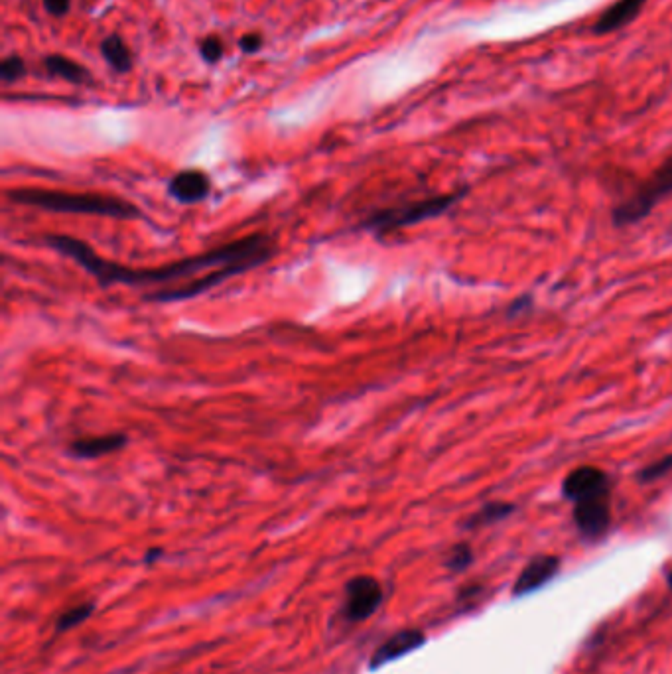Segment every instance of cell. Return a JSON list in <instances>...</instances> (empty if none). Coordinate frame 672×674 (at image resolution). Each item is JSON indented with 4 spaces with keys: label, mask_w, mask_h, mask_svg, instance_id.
<instances>
[{
    "label": "cell",
    "mask_w": 672,
    "mask_h": 674,
    "mask_svg": "<svg viewBox=\"0 0 672 674\" xmlns=\"http://www.w3.org/2000/svg\"><path fill=\"white\" fill-rule=\"evenodd\" d=\"M8 200L36 207L50 213H71V215H91V217H107L119 221H136L142 219V211L135 203L121 200L117 196L105 194H71L60 190L46 188H18L8 192Z\"/></svg>",
    "instance_id": "cell-2"
},
{
    "label": "cell",
    "mask_w": 672,
    "mask_h": 674,
    "mask_svg": "<svg viewBox=\"0 0 672 674\" xmlns=\"http://www.w3.org/2000/svg\"><path fill=\"white\" fill-rule=\"evenodd\" d=\"M426 643V635L420 629H403L389 637L373 655L369 661V669L377 671L385 667L387 663H393L401 659L404 655L420 649Z\"/></svg>",
    "instance_id": "cell-10"
},
{
    "label": "cell",
    "mask_w": 672,
    "mask_h": 674,
    "mask_svg": "<svg viewBox=\"0 0 672 674\" xmlns=\"http://www.w3.org/2000/svg\"><path fill=\"white\" fill-rule=\"evenodd\" d=\"M223 54V48H221V42L217 38H207L202 44V56L207 60V62H217Z\"/></svg>",
    "instance_id": "cell-21"
},
{
    "label": "cell",
    "mask_w": 672,
    "mask_h": 674,
    "mask_svg": "<svg viewBox=\"0 0 672 674\" xmlns=\"http://www.w3.org/2000/svg\"><path fill=\"white\" fill-rule=\"evenodd\" d=\"M471 562H473V550H471L470 544L460 542V544H454L450 548L444 564L452 572H464L466 568H470Z\"/></svg>",
    "instance_id": "cell-17"
},
{
    "label": "cell",
    "mask_w": 672,
    "mask_h": 674,
    "mask_svg": "<svg viewBox=\"0 0 672 674\" xmlns=\"http://www.w3.org/2000/svg\"><path fill=\"white\" fill-rule=\"evenodd\" d=\"M468 194V188L460 190V192H452V194H444V196H434V198H426V200H418V202L401 203V205H391V207H383L377 209L373 213H369L361 223L359 229L373 233L375 237L383 239L391 233H397L406 227L442 217L444 213H448L456 203L462 202Z\"/></svg>",
    "instance_id": "cell-3"
},
{
    "label": "cell",
    "mask_w": 672,
    "mask_h": 674,
    "mask_svg": "<svg viewBox=\"0 0 672 674\" xmlns=\"http://www.w3.org/2000/svg\"><path fill=\"white\" fill-rule=\"evenodd\" d=\"M261 44H263V38L259 34H247V36L241 38V48L245 52H257L261 48Z\"/></svg>",
    "instance_id": "cell-22"
},
{
    "label": "cell",
    "mask_w": 672,
    "mask_h": 674,
    "mask_svg": "<svg viewBox=\"0 0 672 674\" xmlns=\"http://www.w3.org/2000/svg\"><path fill=\"white\" fill-rule=\"evenodd\" d=\"M129 444V436L121 432L75 438L68 444V454L75 460H99L121 452Z\"/></svg>",
    "instance_id": "cell-9"
},
{
    "label": "cell",
    "mask_w": 672,
    "mask_h": 674,
    "mask_svg": "<svg viewBox=\"0 0 672 674\" xmlns=\"http://www.w3.org/2000/svg\"><path fill=\"white\" fill-rule=\"evenodd\" d=\"M93 611H95V604H91V602L69 607V609H66V611L58 617V621H56V631H58V633H64V631H69V629L77 627L79 623L87 621V619L93 615Z\"/></svg>",
    "instance_id": "cell-16"
},
{
    "label": "cell",
    "mask_w": 672,
    "mask_h": 674,
    "mask_svg": "<svg viewBox=\"0 0 672 674\" xmlns=\"http://www.w3.org/2000/svg\"><path fill=\"white\" fill-rule=\"evenodd\" d=\"M24 73H26V66H24V62H22L20 58H16V56L4 60L2 66H0V75H2L4 81H14V79L22 77Z\"/></svg>",
    "instance_id": "cell-19"
},
{
    "label": "cell",
    "mask_w": 672,
    "mask_h": 674,
    "mask_svg": "<svg viewBox=\"0 0 672 674\" xmlns=\"http://www.w3.org/2000/svg\"><path fill=\"white\" fill-rule=\"evenodd\" d=\"M44 243L73 261L77 267L93 276L101 288H109L115 284H123L129 288H146V286H166L176 280H192L196 274L209 270L231 267V265H249L253 269L263 267L276 255V241L269 233H251L247 237L235 239L221 247L203 251L198 255L186 257L176 263L160 265V267H125L101 257L93 247L85 241L71 235H44Z\"/></svg>",
    "instance_id": "cell-1"
},
{
    "label": "cell",
    "mask_w": 672,
    "mask_h": 674,
    "mask_svg": "<svg viewBox=\"0 0 672 674\" xmlns=\"http://www.w3.org/2000/svg\"><path fill=\"white\" fill-rule=\"evenodd\" d=\"M383 602L381 582L373 576H355L345 586L343 615L351 623L369 619Z\"/></svg>",
    "instance_id": "cell-5"
},
{
    "label": "cell",
    "mask_w": 672,
    "mask_h": 674,
    "mask_svg": "<svg viewBox=\"0 0 672 674\" xmlns=\"http://www.w3.org/2000/svg\"><path fill=\"white\" fill-rule=\"evenodd\" d=\"M609 493L592 497L580 503H574V523L582 537L586 539H600L604 537L611 525V503Z\"/></svg>",
    "instance_id": "cell-7"
},
{
    "label": "cell",
    "mask_w": 672,
    "mask_h": 674,
    "mask_svg": "<svg viewBox=\"0 0 672 674\" xmlns=\"http://www.w3.org/2000/svg\"><path fill=\"white\" fill-rule=\"evenodd\" d=\"M672 472V454L645 466L641 472L637 473V479L641 483H653V481H659L663 479L667 473Z\"/></svg>",
    "instance_id": "cell-18"
},
{
    "label": "cell",
    "mask_w": 672,
    "mask_h": 674,
    "mask_svg": "<svg viewBox=\"0 0 672 674\" xmlns=\"http://www.w3.org/2000/svg\"><path fill=\"white\" fill-rule=\"evenodd\" d=\"M667 584H669V588L672 590V570L669 572V576H667Z\"/></svg>",
    "instance_id": "cell-25"
},
{
    "label": "cell",
    "mask_w": 672,
    "mask_h": 674,
    "mask_svg": "<svg viewBox=\"0 0 672 674\" xmlns=\"http://www.w3.org/2000/svg\"><path fill=\"white\" fill-rule=\"evenodd\" d=\"M101 52H103L105 60L117 71H129L131 69V54H129L125 42L119 36H109L103 42Z\"/></svg>",
    "instance_id": "cell-14"
},
{
    "label": "cell",
    "mask_w": 672,
    "mask_h": 674,
    "mask_svg": "<svg viewBox=\"0 0 672 674\" xmlns=\"http://www.w3.org/2000/svg\"><path fill=\"white\" fill-rule=\"evenodd\" d=\"M168 194L176 202L196 205L211 194V180L202 170H184L168 182Z\"/></svg>",
    "instance_id": "cell-11"
},
{
    "label": "cell",
    "mask_w": 672,
    "mask_h": 674,
    "mask_svg": "<svg viewBox=\"0 0 672 674\" xmlns=\"http://www.w3.org/2000/svg\"><path fill=\"white\" fill-rule=\"evenodd\" d=\"M515 505L507 501H491L485 503L477 513H473L470 519L466 521V529H479V527H489L499 521H505L515 513Z\"/></svg>",
    "instance_id": "cell-13"
},
{
    "label": "cell",
    "mask_w": 672,
    "mask_h": 674,
    "mask_svg": "<svg viewBox=\"0 0 672 674\" xmlns=\"http://www.w3.org/2000/svg\"><path fill=\"white\" fill-rule=\"evenodd\" d=\"M607 493H611L609 475L596 466H580L568 473L562 481V497L572 503H580Z\"/></svg>",
    "instance_id": "cell-6"
},
{
    "label": "cell",
    "mask_w": 672,
    "mask_h": 674,
    "mask_svg": "<svg viewBox=\"0 0 672 674\" xmlns=\"http://www.w3.org/2000/svg\"><path fill=\"white\" fill-rule=\"evenodd\" d=\"M44 4L48 8V12H52L56 16H62V14L68 12L71 0H44Z\"/></svg>",
    "instance_id": "cell-23"
},
{
    "label": "cell",
    "mask_w": 672,
    "mask_h": 674,
    "mask_svg": "<svg viewBox=\"0 0 672 674\" xmlns=\"http://www.w3.org/2000/svg\"><path fill=\"white\" fill-rule=\"evenodd\" d=\"M46 68L50 69L54 75H60L71 83H85L87 77H89V73L85 69L73 64L68 58H62V56L46 58Z\"/></svg>",
    "instance_id": "cell-15"
},
{
    "label": "cell",
    "mask_w": 672,
    "mask_h": 674,
    "mask_svg": "<svg viewBox=\"0 0 672 674\" xmlns=\"http://www.w3.org/2000/svg\"><path fill=\"white\" fill-rule=\"evenodd\" d=\"M160 554H162V550H160V548H152V550L146 554L144 562H146V564H150V562H152V560H156Z\"/></svg>",
    "instance_id": "cell-24"
},
{
    "label": "cell",
    "mask_w": 672,
    "mask_h": 674,
    "mask_svg": "<svg viewBox=\"0 0 672 674\" xmlns=\"http://www.w3.org/2000/svg\"><path fill=\"white\" fill-rule=\"evenodd\" d=\"M558 572H560V558L558 556L538 554L525 564V568L517 576L515 586H513V596L523 598V596H529V594L537 592L540 588H544Z\"/></svg>",
    "instance_id": "cell-8"
},
{
    "label": "cell",
    "mask_w": 672,
    "mask_h": 674,
    "mask_svg": "<svg viewBox=\"0 0 672 674\" xmlns=\"http://www.w3.org/2000/svg\"><path fill=\"white\" fill-rule=\"evenodd\" d=\"M645 4L647 0H615L592 26L594 34H609L631 24L641 14Z\"/></svg>",
    "instance_id": "cell-12"
},
{
    "label": "cell",
    "mask_w": 672,
    "mask_h": 674,
    "mask_svg": "<svg viewBox=\"0 0 672 674\" xmlns=\"http://www.w3.org/2000/svg\"><path fill=\"white\" fill-rule=\"evenodd\" d=\"M531 308H533V296H531V294H523V296H519L517 300H513V302L509 304V308H507V318H509V320H511V318H519L521 314H527Z\"/></svg>",
    "instance_id": "cell-20"
},
{
    "label": "cell",
    "mask_w": 672,
    "mask_h": 674,
    "mask_svg": "<svg viewBox=\"0 0 672 674\" xmlns=\"http://www.w3.org/2000/svg\"><path fill=\"white\" fill-rule=\"evenodd\" d=\"M672 194V156L655 170V174L625 202L617 203L611 211L615 227H631L651 215V211Z\"/></svg>",
    "instance_id": "cell-4"
}]
</instances>
